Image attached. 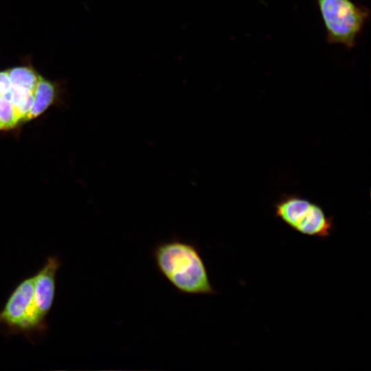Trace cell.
<instances>
[{"label":"cell","instance_id":"4","mask_svg":"<svg viewBox=\"0 0 371 371\" xmlns=\"http://www.w3.org/2000/svg\"><path fill=\"white\" fill-rule=\"evenodd\" d=\"M34 296V276L21 282L0 311V326L10 333L30 334L46 330Z\"/></svg>","mask_w":371,"mask_h":371},{"label":"cell","instance_id":"6","mask_svg":"<svg viewBox=\"0 0 371 371\" xmlns=\"http://www.w3.org/2000/svg\"><path fill=\"white\" fill-rule=\"evenodd\" d=\"M57 95L56 85L40 75L34 90V100L25 122L42 114L54 102Z\"/></svg>","mask_w":371,"mask_h":371},{"label":"cell","instance_id":"1","mask_svg":"<svg viewBox=\"0 0 371 371\" xmlns=\"http://www.w3.org/2000/svg\"><path fill=\"white\" fill-rule=\"evenodd\" d=\"M152 256L159 273L180 293L205 295L216 293L196 244L172 238L157 243Z\"/></svg>","mask_w":371,"mask_h":371},{"label":"cell","instance_id":"2","mask_svg":"<svg viewBox=\"0 0 371 371\" xmlns=\"http://www.w3.org/2000/svg\"><path fill=\"white\" fill-rule=\"evenodd\" d=\"M329 44H340L348 49L356 45L369 10L352 0H316Z\"/></svg>","mask_w":371,"mask_h":371},{"label":"cell","instance_id":"5","mask_svg":"<svg viewBox=\"0 0 371 371\" xmlns=\"http://www.w3.org/2000/svg\"><path fill=\"white\" fill-rule=\"evenodd\" d=\"M60 262L55 256H50L43 267L34 276V296L40 314L45 318L50 311L56 290V274Z\"/></svg>","mask_w":371,"mask_h":371},{"label":"cell","instance_id":"10","mask_svg":"<svg viewBox=\"0 0 371 371\" xmlns=\"http://www.w3.org/2000/svg\"><path fill=\"white\" fill-rule=\"evenodd\" d=\"M11 82L5 71H0V95H5L11 88Z\"/></svg>","mask_w":371,"mask_h":371},{"label":"cell","instance_id":"3","mask_svg":"<svg viewBox=\"0 0 371 371\" xmlns=\"http://www.w3.org/2000/svg\"><path fill=\"white\" fill-rule=\"evenodd\" d=\"M274 215L295 232L325 238L334 229L333 216L317 203L296 194H283L273 205Z\"/></svg>","mask_w":371,"mask_h":371},{"label":"cell","instance_id":"7","mask_svg":"<svg viewBox=\"0 0 371 371\" xmlns=\"http://www.w3.org/2000/svg\"><path fill=\"white\" fill-rule=\"evenodd\" d=\"M4 95L14 106L20 118V122H25L33 104L34 91L12 85L10 90Z\"/></svg>","mask_w":371,"mask_h":371},{"label":"cell","instance_id":"8","mask_svg":"<svg viewBox=\"0 0 371 371\" xmlns=\"http://www.w3.org/2000/svg\"><path fill=\"white\" fill-rule=\"evenodd\" d=\"M11 84L34 90L40 74L31 65L14 67L6 70Z\"/></svg>","mask_w":371,"mask_h":371},{"label":"cell","instance_id":"9","mask_svg":"<svg viewBox=\"0 0 371 371\" xmlns=\"http://www.w3.org/2000/svg\"><path fill=\"white\" fill-rule=\"evenodd\" d=\"M20 122V118L10 100L0 95V130L10 129Z\"/></svg>","mask_w":371,"mask_h":371}]
</instances>
